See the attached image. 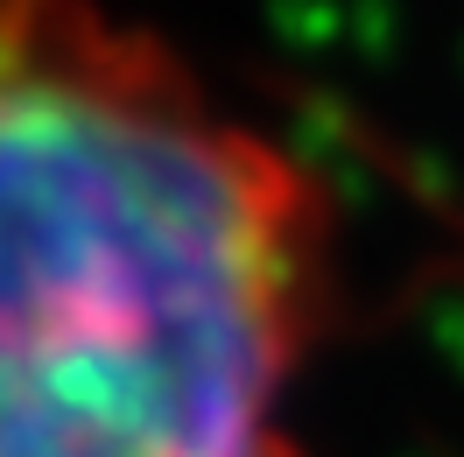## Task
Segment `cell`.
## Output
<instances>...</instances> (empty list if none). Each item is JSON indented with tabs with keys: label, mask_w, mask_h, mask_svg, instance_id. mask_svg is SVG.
I'll use <instances>...</instances> for the list:
<instances>
[{
	"label": "cell",
	"mask_w": 464,
	"mask_h": 457,
	"mask_svg": "<svg viewBox=\"0 0 464 457\" xmlns=\"http://www.w3.org/2000/svg\"><path fill=\"white\" fill-rule=\"evenodd\" d=\"M331 190L106 0H0V457H310Z\"/></svg>",
	"instance_id": "1"
}]
</instances>
